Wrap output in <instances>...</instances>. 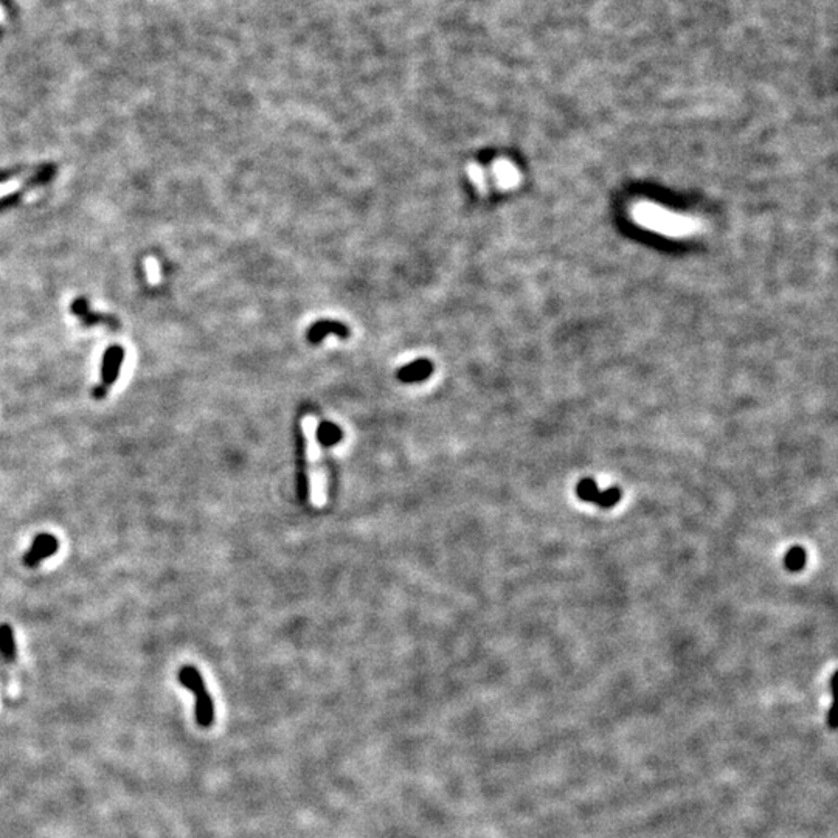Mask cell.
<instances>
[{"mask_svg":"<svg viewBox=\"0 0 838 838\" xmlns=\"http://www.w3.org/2000/svg\"><path fill=\"white\" fill-rule=\"evenodd\" d=\"M177 680L180 685H184L188 691L196 695V707H194V717L196 722L202 728H208L215 722V703L207 689L205 681L202 678V674L194 666H182L177 672Z\"/></svg>","mask_w":838,"mask_h":838,"instance_id":"7a4b0ae2","label":"cell"},{"mask_svg":"<svg viewBox=\"0 0 838 838\" xmlns=\"http://www.w3.org/2000/svg\"><path fill=\"white\" fill-rule=\"evenodd\" d=\"M804 562H806V551L800 546H794L792 550L787 553L786 559H784L786 567L790 571H800L804 567Z\"/></svg>","mask_w":838,"mask_h":838,"instance_id":"4fadbf2b","label":"cell"},{"mask_svg":"<svg viewBox=\"0 0 838 838\" xmlns=\"http://www.w3.org/2000/svg\"><path fill=\"white\" fill-rule=\"evenodd\" d=\"M300 472H299V492H300V498L303 500H308L309 496V481H308V471H306V466H308V457H306V448H308V438L304 435V440L300 444Z\"/></svg>","mask_w":838,"mask_h":838,"instance_id":"8fae6325","label":"cell"},{"mask_svg":"<svg viewBox=\"0 0 838 838\" xmlns=\"http://www.w3.org/2000/svg\"><path fill=\"white\" fill-rule=\"evenodd\" d=\"M576 494L579 496V498L584 500V502L597 503L601 508L613 506L618 503V500L621 498L620 488H609L607 491H599L597 483L592 479H584L579 481L576 486Z\"/></svg>","mask_w":838,"mask_h":838,"instance_id":"277c9868","label":"cell"},{"mask_svg":"<svg viewBox=\"0 0 838 838\" xmlns=\"http://www.w3.org/2000/svg\"><path fill=\"white\" fill-rule=\"evenodd\" d=\"M492 172H494L496 180L500 188H513L517 184H519L520 180V174L517 168L513 165L511 162L508 160H496L494 165H492Z\"/></svg>","mask_w":838,"mask_h":838,"instance_id":"8992f818","label":"cell"},{"mask_svg":"<svg viewBox=\"0 0 838 838\" xmlns=\"http://www.w3.org/2000/svg\"><path fill=\"white\" fill-rule=\"evenodd\" d=\"M632 215L641 227L655 233H662L664 237H688L697 230V222L694 219L674 213V211L662 208L651 202L637 203L632 210Z\"/></svg>","mask_w":838,"mask_h":838,"instance_id":"6da1fadb","label":"cell"},{"mask_svg":"<svg viewBox=\"0 0 838 838\" xmlns=\"http://www.w3.org/2000/svg\"><path fill=\"white\" fill-rule=\"evenodd\" d=\"M328 334H335V335H339V337H348L349 335L348 328L345 326V325H342L339 322H333V320H323V322H318V323H316L314 326L311 328V331L308 334V339L311 342L317 343V342L322 340L323 337L328 335Z\"/></svg>","mask_w":838,"mask_h":838,"instance_id":"ba28073f","label":"cell"},{"mask_svg":"<svg viewBox=\"0 0 838 838\" xmlns=\"http://www.w3.org/2000/svg\"><path fill=\"white\" fill-rule=\"evenodd\" d=\"M58 550L59 540L52 534L42 532V534H37L35 537L33 544H31L28 551L23 556V563L30 568H36L42 561L52 558L53 554H56Z\"/></svg>","mask_w":838,"mask_h":838,"instance_id":"5b68a950","label":"cell"},{"mask_svg":"<svg viewBox=\"0 0 838 838\" xmlns=\"http://www.w3.org/2000/svg\"><path fill=\"white\" fill-rule=\"evenodd\" d=\"M157 263H154L152 260L148 261V273H150V278L151 281H157L159 275H157Z\"/></svg>","mask_w":838,"mask_h":838,"instance_id":"5bb4252c","label":"cell"},{"mask_svg":"<svg viewBox=\"0 0 838 838\" xmlns=\"http://www.w3.org/2000/svg\"><path fill=\"white\" fill-rule=\"evenodd\" d=\"M342 438V429L333 424V422H322V424L317 426L316 429V440L322 445H325V448H330V445L340 443Z\"/></svg>","mask_w":838,"mask_h":838,"instance_id":"30bf717a","label":"cell"},{"mask_svg":"<svg viewBox=\"0 0 838 838\" xmlns=\"http://www.w3.org/2000/svg\"><path fill=\"white\" fill-rule=\"evenodd\" d=\"M433 371V366L432 364L429 362V360H418V362H413L410 365H407L401 370L397 371V378L401 379L402 382H417V381H424L426 378H429L430 374Z\"/></svg>","mask_w":838,"mask_h":838,"instance_id":"52a82bcc","label":"cell"},{"mask_svg":"<svg viewBox=\"0 0 838 838\" xmlns=\"http://www.w3.org/2000/svg\"><path fill=\"white\" fill-rule=\"evenodd\" d=\"M124 359V351L120 347H112L104 352L103 368H101V383L92 391V396L95 399L106 397L109 388L114 385L121 370V364Z\"/></svg>","mask_w":838,"mask_h":838,"instance_id":"3957f363","label":"cell"},{"mask_svg":"<svg viewBox=\"0 0 838 838\" xmlns=\"http://www.w3.org/2000/svg\"><path fill=\"white\" fill-rule=\"evenodd\" d=\"M0 655L4 662L13 663L16 660V641L10 624H0Z\"/></svg>","mask_w":838,"mask_h":838,"instance_id":"9c48e42d","label":"cell"},{"mask_svg":"<svg viewBox=\"0 0 838 838\" xmlns=\"http://www.w3.org/2000/svg\"><path fill=\"white\" fill-rule=\"evenodd\" d=\"M467 176L469 179L472 180V184L475 185L477 191H479L481 196H486L489 193V186L486 182V176H484V171L483 168L479 165V163H469L467 165Z\"/></svg>","mask_w":838,"mask_h":838,"instance_id":"7c38bea8","label":"cell"}]
</instances>
